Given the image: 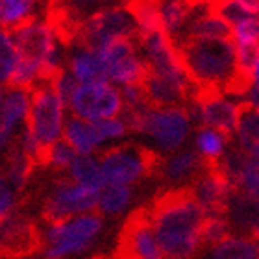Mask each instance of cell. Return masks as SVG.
<instances>
[{"label":"cell","instance_id":"41","mask_svg":"<svg viewBox=\"0 0 259 259\" xmlns=\"http://www.w3.org/2000/svg\"><path fill=\"white\" fill-rule=\"evenodd\" d=\"M104 4H122V6H132L135 0H102Z\"/></svg>","mask_w":259,"mask_h":259},{"label":"cell","instance_id":"29","mask_svg":"<svg viewBox=\"0 0 259 259\" xmlns=\"http://www.w3.org/2000/svg\"><path fill=\"white\" fill-rule=\"evenodd\" d=\"M65 174L70 180H74V182L85 185V187H91L95 191H100L104 185L102 167H100L98 154H78Z\"/></svg>","mask_w":259,"mask_h":259},{"label":"cell","instance_id":"15","mask_svg":"<svg viewBox=\"0 0 259 259\" xmlns=\"http://www.w3.org/2000/svg\"><path fill=\"white\" fill-rule=\"evenodd\" d=\"M119 254L134 259H161L163 252L152 226L148 211H139L130 217L120 233Z\"/></svg>","mask_w":259,"mask_h":259},{"label":"cell","instance_id":"3","mask_svg":"<svg viewBox=\"0 0 259 259\" xmlns=\"http://www.w3.org/2000/svg\"><path fill=\"white\" fill-rule=\"evenodd\" d=\"M180 49L196 91H230L241 97L252 85L232 37H184Z\"/></svg>","mask_w":259,"mask_h":259},{"label":"cell","instance_id":"33","mask_svg":"<svg viewBox=\"0 0 259 259\" xmlns=\"http://www.w3.org/2000/svg\"><path fill=\"white\" fill-rule=\"evenodd\" d=\"M76 156H78V152H76L65 139H60L45 148L39 163H41L43 167L54 170V172L65 174L67 168L70 167V163L74 161Z\"/></svg>","mask_w":259,"mask_h":259},{"label":"cell","instance_id":"27","mask_svg":"<svg viewBox=\"0 0 259 259\" xmlns=\"http://www.w3.org/2000/svg\"><path fill=\"white\" fill-rule=\"evenodd\" d=\"M157 6L163 32L172 35L176 41H182L187 33L194 8L185 4L184 0H157Z\"/></svg>","mask_w":259,"mask_h":259},{"label":"cell","instance_id":"13","mask_svg":"<svg viewBox=\"0 0 259 259\" xmlns=\"http://www.w3.org/2000/svg\"><path fill=\"white\" fill-rule=\"evenodd\" d=\"M145 97L150 104H187L194 95V85L184 67L163 70H146L143 80Z\"/></svg>","mask_w":259,"mask_h":259},{"label":"cell","instance_id":"43","mask_svg":"<svg viewBox=\"0 0 259 259\" xmlns=\"http://www.w3.org/2000/svg\"><path fill=\"white\" fill-rule=\"evenodd\" d=\"M209 2H219V0H209Z\"/></svg>","mask_w":259,"mask_h":259},{"label":"cell","instance_id":"37","mask_svg":"<svg viewBox=\"0 0 259 259\" xmlns=\"http://www.w3.org/2000/svg\"><path fill=\"white\" fill-rule=\"evenodd\" d=\"M15 141H17V134H13L10 128H6V126L0 122V156H4L6 152L15 145Z\"/></svg>","mask_w":259,"mask_h":259},{"label":"cell","instance_id":"42","mask_svg":"<svg viewBox=\"0 0 259 259\" xmlns=\"http://www.w3.org/2000/svg\"><path fill=\"white\" fill-rule=\"evenodd\" d=\"M4 93H6V85L0 83V111H2V102H4Z\"/></svg>","mask_w":259,"mask_h":259},{"label":"cell","instance_id":"30","mask_svg":"<svg viewBox=\"0 0 259 259\" xmlns=\"http://www.w3.org/2000/svg\"><path fill=\"white\" fill-rule=\"evenodd\" d=\"M233 137L241 150L259 157V109L244 106Z\"/></svg>","mask_w":259,"mask_h":259},{"label":"cell","instance_id":"4","mask_svg":"<svg viewBox=\"0 0 259 259\" xmlns=\"http://www.w3.org/2000/svg\"><path fill=\"white\" fill-rule=\"evenodd\" d=\"M124 115L132 124V134L157 157L184 148L193 137L194 120L187 104L146 102Z\"/></svg>","mask_w":259,"mask_h":259},{"label":"cell","instance_id":"26","mask_svg":"<svg viewBox=\"0 0 259 259\" xmlns=\"http://www.w3.org/2000/svg\"><path fill=\"white\" fill-rule=\"evenodd\" d=\"M47 0H0V28L13 30L43 15Z\"/></svg>","mask_w":259,"mask_h":259},{"label":"cell","instance_id":"24","mask_svg":"<svg viewBox=\"0 0 259 259\" xmlns=\"http://www.w3.org/2000/svg\"><path fill=\"white\" fill-rule=\"evenodd\" d=\"M63 139L78 154H100L104 150L95 120H85L70 115L67 126H65Z\"/></svg>","mask_w":259,"mask_h":259},{"label":"cell","instance_id":"9","mask_svg":"<svg viewBox=\"0 0 259 259\" xmlns=\"http://www.w3.org/2000/svg\"><path fill=\"white\" fill-rule=\"evenodd\" d=\"M70 115L85 120H102L124 115L126 102L122 89L109 80H93L76 83L67 97Z\"/></svg>","mask_w":259,"mask_h":259},{"label":"cell","instance_id":"35","mask_svg":"<svg viewBox=\"0 0 259 259\" xmlns=\"http://www.w3.org/2000/svg\"><path fill=\"white\" fill-rule=\"evenodd\" d=\"M19 194L21 191L11 184L4 170L0 168V219L19 207Z\"/></svg>","mask_w":259,"mask_h":259},{"label":"cell","instance_id":"44","mask_svg":"<svg viewBox=\"0 0 259 259\" xmlns=\"http://www.w3.org/2000/svg\"><path fill=\"white\" fill-rule=\"evenodd\" d=\"M257 19H259V17H257Z\"/></svg>","mask_w":259,"mask_h":259},{"label":"cell","instance_id":"18","mask_svg":"<svg viewBox=\"0 0 259 259\" xmlns=\"http://www.w3.org/2000/svg\"><path fill=\"white\" fill-rule=\"evenodd\" d=\"M217 165L230 178L233 189L259 200V157L250 156L237 146L228 150Z\"/></svg>","mask_w":259,"mask_h":259},{"label":"cell","instance_id":"16","mask_svg":"<svg viewBox=\"0 0 259 259\" xmlns=\"http://www.w3.org/2000/svg\"><path fill=\"white\" fill-rule=\"evenodd\" d=\"M205 167L207 163L198 156V152L184 146L176 152L157 157L154 172L168 189H184L193 184Z\"/></svg>","mask_w":259,"mask_h":259},{"label":"cell","instance_id":"32","mask_svg":"<svg viewBox=\"0 0 259 259\" xmlns=\"http://www.w3.org/2000/svg\"><path fill=\"white\" fill-rule=\"evenodd\" d=\"M132 8V15L135 21V33L137 37L145 33L163 30L161 21H159V6L157 0H135Z\"/></svg>","mask_w":259,"mask_h":259},{"label":"cell","instance_id":"7","mask_svg":"<svg viewBox=\"0 0 259 259\" xmlns=\"http://www.w3.org/2000/svg\"><path fill=\"white\" fill-rule=\"evenodd\" d=\"M122 37H137L132 8L122 4H100L70 30V41L93 47H102Z\"/></svg>","mask_w":259,"mask_h":259},{"label":"cell","instance_id":"11","mask_svg":"<svg viewBox=\"0 0 259 259\" xmlns=\"http://www.w3.org/2000/svg\"><path fill=\"white\" fill-rule=\"evenodd\" d=\"M100 49L104 78L120 89L143 83L146 76V61L141 52L137 37L115 39Z\"/></svg>","mask_w":259,"mask_h":259},{"label":"cell","instance_id":"28","mask_svg":"<svg viewBox=\"0 0 259 259\" xmlns=\"http://www.w3.org/2000/svg\"><path fill=\"white\" fill-rule=\"evenodd\" d=\"M2 157H4V163H2L0 168L4 170V174L8 176V180H10L11 184L15 185L19 191H22L30 184L33 170L39 165V161L33 159L32 156L24 154L22 150H19L17 146H11Z\"/></svg>","mask_w":259,"mask_h":259},{"label":"cell","instance_id":"19","mask_svg":"<svg viewBox=\"0 0 259 259\" xmlns=\"http://www.w3.org/2000/svg\"><path fill=\"white\" fill-rule=\"evenodd\" d=\"M65 69L69 70L78 83L93 80H106L100 49L93 47V45L80 43V41H69Z\"/></svg>","mask_w":259,"mask_h":259},{"label":"cell","instance_id":"23","mask_svg":"<svg viewBox=\"0 0 259 259\" xmlns=\"http://www.w3.org/2000/svg\"><path fill=\"white\" fill-rule=\"evenodd\" d=\"M207 254L215 259H259V241L248 233L230 232L207 246Z\"/></svg>","mask_w":259,"mask_h":259},{"label":"cell","instance_id":"39","mask_svg":"<svg viewBox=\"0 0 259 259\" xmlns=\"http://www.w3.org/2000/svg\"><path fill=\"white\" fill-rule=\"evenodd\" d=\"M233 2H235L244 13L259 17V0H233Z\"/></svg>","mask_w":259,"mask_h":259},{"label":"cell","instance_id":"10","mask_svg":"<svg viewBox=\"0 0 259 259\" xmlns=\"http://www.w3.org/2000/svg\"><path fill=\"white\" fill-rule=\"evenodd\" d=\"M187 108L194 124L211 126L233 135L243 115L244 102L239 95L230 91H194Z\"/></svg>","mask_w":259,"mask_h":259},{"label":"cell","instance_id":"25","mask_svg":"<svg viewBox=\"0 0 259 259\" xmlns=\"http://www.w3.org/2000/svg\"><path fill=\"white\" fill-rule=\"evenodd\" d=\"M230 134L211 126H198L193 132V148L207 165H217L230 150Z\"/></svg>","mask_w":259,"mask_h":259},{"label":"cell","instance_id":"12","mask_svg":"<svg viewBox=\"0 0 259 259\" xmlns=\"http://www.w3.org/2000/svg\"><path fill=\"white\" fill-rule=\"evenodd\" d=\"M97 198L98 191L78 184L67 174H63L49 185L43 196L41 213L45 221H58V219L81 215V213L97 211Z\"/></svg>","mask_w":259,"mask_h":259},{"label":"cell","instance_id":"2","mask_svg":"<svg viewBox=\"0 0 259 259\" xmlns=\"http://www.w3.org/2000/svg\"><path fill=\"white\" fill-rule=\"evenodd\" d=\"M65 32L67 30L58 17L45 13L17 28L19 65L13 78L15 85L33 89L65 69L69 49Z\"/></svg>","mask_w":259,"mask_h":259},{"label":"cell","instance_id":"20","mask_svg":"<svg viewBox=\"0 0 259 259\" xmlns=\"http://www.w3.org/2000/svg\"><path fill=\"white\" fill-rule=\"evenodd\" d=\"M30 106H32V89L11 83L6 87L0 122L6 128H10L13 134L19 135L28 124Z\"/></svg>","mask_w":259,"mask_h":259},{"label":"cell","instance_id":"8","mask_svg":"<svg viewBox=\"0 0 259 259\" xmlns=\"http://www.w3.org/2000/svg\"><path fill=\"white\" fill-rule=\"evenodd\" d=\"M104 184L137 185L156 168L157 156L141 143H120L98 154Z\"/></svg>","mask_w":259,"mask_h":259},{"label":"cell","instance_id":"36","mask_svg":"<svg viewBox=\"0 0 259 259\" xmlns=\"http://www.w3.org/2000/svg\"><path fill=\"white\" fill-rule=\"evenodd\" d=\"M100 4H104L102 0H63V6H65V10H67V17H65V19L72 21V26L69 28V32L87 15V13H91L93 10H97Z\"/></svg>","mask_w":259,"mask_h":259},{"label":"cell","instance_id":"38","mask_svg":"<svg viewBox=\"0 0 259 259\" xmlns=\"http://www.w3.org/2000/svg\"><path fill=\"white\" fill-rule=\"evenodd\" d=\"M241 100L244 102V106H250V108L259 109V85L252 83L241 93Z\"/></svg>","mask_w":259,"mask_h":259},{"label":"cell","instance_id":"6","mask_svg":"<svg viewBox=\"0 0 259 259\" xmlns=\"http://www.w3.org/2000/svg\"><path fill=\"white\" fill-rule=\"evenodd\" d=\"M69 117L67 100L50 81H43L33 87L26 130L43 148L63 139Z\"/></svg>","mask_w":259,"mask_h":259},{"label":"cell","instance_id":"34","mask_svg":"<svg viewBox=\"0 0 259 259\" xmlns=\"http://www.w3.org/2000/svg\"><path fill=\"white\" fill-rule=\"evenodd\" d=\"M232 232V226L224 215H207L204 224V243L205 248L211 246L213 243L221 241L222 237H226L228 233Z\"/></svg>","mask_w":259,"mask_h":259},{"label":"cell","instance_id":"1","mask_svg":"<svg viewBox=\"0 0 259 259\" xmlns=\"http://www.w3.org/2000/svg\"><path fill=\"white\" fill-rule=\"evenodd\" d=\"M163 257L187 259L202 252L205 213L189 187L167 189L148 209Z\"/></svg>","mask_w":259,"mask_h":259},{"label":"cell","instance_id":"22","mask_svg":"<svg viewBox=\"0 0 259 259\" xmlns=\"http://www.w3.org/2000/svg\"><path fill=\"white\" fill-rule=\"evenodd\" d=\"M230 22L215 6L207 2L194 8L185 37H230Z\"/></svg>","mask_w":259,"mask_h":259},{"label":"cell","instance_id":"31","mask_svg":"<svg viewBox=\"0 0 259 259\" xmlns=\"http://www.w3.org/2000/svg\"><path fill=\"white\" fill-rule=\"evenodd\" d=\"M19 65V49L13 30L0 28V83L11 85Z\"/></svg>","mask_w":259,"mask_h":259},{"label":"cell","instance_id":"40","mask_svg":"<svg viewBox=\"0 0 259 259\" xmlns=\"http://www.w3.org/2000/svg\"><path fill=\"white\" fill-rule=\"evenodd\" d=\"M250 80H252V83L259 85V52L255 56L254 63H252V69H250Z\"/></svg>","mask_w":259,"mask_h":259},{"label":"cell","instance_id":"21","mask_svg":"<svg viewBox=\"0 0 259 259\" xmlns=\"http://www.w3.org/2000/svg\"><path fill=\"white\" fill-rule=\"evenodd\" d=\"M135 185H115L104 184L98 191L97 211L106 219H119L128 215L135 204Z\"/></svg>","mask_w":259,"mask_h":259},{"label":"cell","instance_id":"5","mask_svg":"<svg viewBox=\"0 0 259 259\" xmlns=\"http://www.w3.org/2000/svg\"><path fill=\"white\" fill-rule=\"evenodd\" d=\"M106 230V217L98 211L47 221L39 228L37 252L47 259H69L89 254Z\"/></svg>","mask_w":259,"mask_h":259},{"label":"cell","instance_id":"17","mask_svg":"<svg viewBox=\"0 0 259 259\" xmlns=\"http://www.w3.org/2000/svg\"><path fill=\"white\" fill-rule=\"evenodd\" d=\"M191 193L207 215H224L233 185L219 165H207L189 185Z\"/></svg>","mask_w":259,"mask_h":259},{"label":"cell","instance_id":"14","mask_svg":"<svg viewBox=\"0 0 259 259\" xmlns=\"http://www.w3.org/2000/svg\"><path fill=\"white\" fill-rule=\"evenodd\" d=\"M37 248L39 228L28 213L17 207L0 219V255H26Z\"/></svg>","mask_w":259,"mask_h":259}]
</instances>
